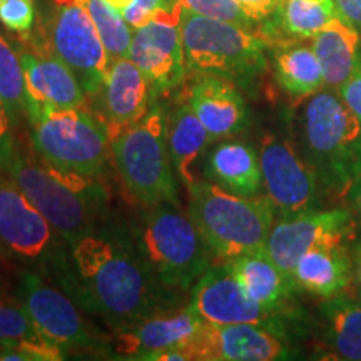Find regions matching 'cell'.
Returning a JSON list of instances; mask_svg holds the SVG:
<instances>
[{
    "mask_svg": "<svg viewBox=\"0 0 361 361\" xmlns=\"http://www.w3.org/2000/svg\"><path fill=\"white\" fill-rule=\"evenodd\" d=\"M97 96L101 104L99 117L112 139L146 116L152 92L141 69L129 57H119L111 61L106 82Z\"/></svg>",
    "mask_w": 361,
    "mask_h": 361,
    "instance_id": "19",
    "label": "cell"
},
{
    "mask_svg": "<svg viewBox=\"0 0 361 361\" xmlns=\"http://www.w3.org/2000/svg\"><path fill=\"white\" fill-rule=\"evenodd\" d=\"M0 99L6 104L12 123L25 114V78L22 59L0 34Z\"/></svg>",
    "mask_w": 361,
    "mask_h": 361,
    "instance_id": "30",
    "label": "cell"
},
{
    "mask_svg": "<svg viewBox=\"0 0 361 361\" xmlns=\"http://www.w3.org/2000/svg\"><path fill=\"white\" fill-rule=\"evenodd\" d=\"M34 17L32 0H0V22L12 32H29L34 25Z\"/></svg>",
    "mask_w": 361,
    "mask_h": 361,
    "instance_id": "34",
    "label": "cell"
},
{
    "mask_svg": "<svg viewBox=\"0 0 361 361\" xmlns=\"http://www.w3.org/2000/svg\"><path fill=\"white\" fill-rule=\"evenodd\" d=\"M19 154L13 139L12 117L8 114L6 104L0 99V171H8L12 161Z\"/></svg>",
    "mask_w": 361,
    "mask_h": 361,
    "instance_id": "35",
    "label": "cell"
},
{
    "mask_svg": "<svg viewBox=\"0 0 361 361\" xmlns=\"http://www.w3.org/2000/svg\"><path fill=\"white\" fill-rule=\"evenodd\" d=\"M186 101L204 126L211 141L233 137L246 129L247 107L238 85L209 74H196L186 89Z\"/></svg>",
    "mask_w": 361,
    "mask_h": 361,
    "instance_id": "18",
    "label": "cell"
},
{
    "mask_svg": "<svg viewBox=\"0 0 361 361\" xmlns=\"http://www.w3.org/2000/svg\"><path fill=\"white\" fill-rule=\"evenodd\" d=\"M32 144L44 164L85 176L102 174L111 134L101 117L82 107H44L30 121Z\"/></svg>",
    "mask_w": 361,
    "mask_h": 361,
    "instance_id": "8",
    "label": "cell"
},
{
    "mask_svg": "<svg viewBox=\"0 0 361 361\" xmlns=\"http://www.w3.org/2000/svg\"><path fill=\"white\" fill-rule=\"evenodd\" d=\"M204 179L239 196H258L263 188L259 152L243 141H223L206 152Z\"/></svg>",
    "mask_w": 361,
    "mask_h": 361,
    "instance_id": "21",
    "label": "cell"
},
{
    "mask_svg": "<svg viewBox=\"0 0 361 361\" xmlns=\"http://www.w3.org/2000/svg\"><path fill=\"white\" fill-rule=\"evenodd\" d=\"M180 13L183 7L174 11L161 8L133 35L129 59L146 75L152 97L179 85L188 71L179 32Z\"/></svg>",
    "mask_w": 361,
    "mask_h": 361,
    "instance_id": "14",
    "label": "cell"
},
{
    "mask_svg": "<svg viewBox=\"0 0 361 361\" xmlns=\"http://www.w3.org/2000/svg\"><path fill=\"white\" fill-rule=\"evenodd\" d=\"M333 2L338 16L361 32V0H333Z\"/></svg>",
    "mask_w": 361,
    "mask_h": 361,
    "instance_id": "38",
    "label": "cell"
},
{
    "mask_svg": "<svg viewBox=\"0 0 361 361\" xmlns=\"http://www.w3.org/2000/svg\"><path fill=\"white\" fill-rule=\"evenodd\" d=\"M66 351L56 343L45 340H7L0 343L2 361H59Z\"/></svg>",
    "mask_w": 361,
    "mask_h": 361,
    "instance_id": "31",
    "label": "cell"
},
{
    "mask_svg": "<svg viewBox=\"0 0 361 361\" xmlns=\"http://www.w3.org/2000/svg\"><path fill=\"white\" fill-rule=\"evenodd\" d=\"M54 269L80 308L117 331L178 305L176 291L162 286L144 263L133 233L112 226H96L80 236L71 245L69 259L62 255Z\"/></svg>",
    "mask_w": 361,
    "mask_h": 361,
    "instance_id": "1",
    "label": "cell"
},
{
    "mask_svg": "<svg viewBox=\"0 0 361 361\" xmlns=\"http://www.w3.org/2000/svg\"><path fill=\"white\" fill-rule=\"evenodd\" d=\"M350 194H351V201H353V207H355L356 214H358L360 223H361V179L355 184V188L351 189Z\"/></svg>",
    "mask_w": 361,
    "mask_h": 361,
    "instance_id": "39",
    "label": "cell"
},
{
    "mask_svg": "<svg viewBox=\"0 0 361 361\" xmlns=\"http://www.w3.org/2000/svg\"><path fill=\"white\" fill-rule=\"evenodd\" d=\"M0 247L30 268H56L54 228L13 180L0 174Z\"/></svg>",
    "mask_w": 361,
    "mask_h": 361,
    "instance_id": "11",
    "label": "cell"
},
{
    "mask_svg": "<svg viewBox=\"0 0 361 361\" xmlns=\"http://www.w3.org/2000/svg\"><path fill=\"white\" fill-rule=\"evenodd\" d=\"M273 71L279 87L296 99L313 96L326 85L313 47L303 44H278L273 49Z\"/></svg>",
    "mask_w": 361,
    "mask_h": 361,
    "instance_id": "26",
    "label": "cell"
},
{
    "mask_svg": "<svg viewBox=\"0 0 361 361\" xmlns=\"http://www.w3.org/2000/svg\"><path fill=\"white\" fill-rule=\"evenodd\" d=\"M168 146L171 161L180 183L188 189L196 183V164L206 152L209 134L188 101L178 104L168 114Z\"/></svg>",
    "mask_w": 361,
    "mask_h": 361,
    "instance_id": "25",
    "label": "cell"
},
{
    "mask_svg": "<svg viewBox=\"0 0 361 361\" xmlns=\"http://www.w3.org/2000/svg\"><path fill=\"white\" fill-rule=\"evenodd\" d=\"M311 47L323 69L326 87L338 89L350 78L361 54V32L336 16L313 37Z\"/></svg>",
    "mask_w": 361,
    "mask_h": 361,
    "instance_id": "23",
    "label": "cell"
},
{
    "mask_svg": "<svg viewBox=\"0 0 361 361\" xmlns=\"http://www.w3.org/2000/svg\"><path fill=\"white\" fill-rule=\"evenodd\" d=\"M319 310L329 348L338 358L361 361V301L336 295L324 298Z\"/></svg>",
    "mask_w": 361,
    "mask_h": 361,
    "instance_id": "27",
    "label": "cell"
},
{
    "mask_svg": "<svg viewBox=\"0 0 361 361\" xmlns=\"http://www.w3.org/2000/svg\"><path fill=\"white\" fill-rule=\"evenodd\" d=\"M54 231L72 245L97 226L104 189L94 179L71 171H61L17 154L7 171Z\"/></svg>",
    "mask_w": 361,
    "mask_h": 361,
    "instance_id": "6",
    "label": "cell"
},
{
    "mask_svg": "<svg viewBox=\"0 0 361 361\" xmlns=\"http://www.w3.org/2000/svg\"><path fill=\"white\" fill-rule=\"evenodd\" d=\"M298 151L313 168L324 191L350 194L361 179V121L338 94L319 90L298 116Z\"/></svg>",
    "mask_w": 361,
    "mask_h": 361,
    "instance_id": "2",
    "label": "cell"
},
{
    "mask_svg": "<svg viewBox=\"0 0 361 361\" xmlns=\"http://www.w3.org/2000/svg\"><path fill=\"white\" fill-rule=\"evenodd\" d=\"M259 162L266 197L279 218L318 211L326 191L295 146L278 135L266 134L261 141Z\"/></svg>",
    "mask_w": 361,
    "mask_h": 361,
    "instance_id": "9",
    "label": "cell"
},
{
    "mask_svg": "<svg viewBox=\"0 0 361 361\" xmlns=\"http://www.w3.org/2000/svg\"><path fill=\"white\" fill-rule=\"evenodd\" d=\"M358 264H360V279H361V251H360V255H358Z\"/></svg>",
    "mask_w": 361,
    "mask_h": 361,
    "instance_id": "42",
    "label": "cell"
},
{
    "mask_svg": "<svg viewBox=\"0 0 361 361\" xmlns=\"http://www.w3.org/2000/svg\"><path fill=\"white\" fill-rule=\"evenodd\" d=\"M19 303L24 306L35 328L44 338L64 351L92 350L97 340L82 318L74 300L64 290L51 286L32 271H24L19 279Z\"/></svg>",
    "mask_w": 361,
    "mask_h": 361,
    "instance_id": "13",
    "label": "cell"
},
{
    "mask_svg": "<svg viewBox=\"0 0 361 361\" xmlns=\"http://www.w3.org/2000/svg\"><path fill=\"white\" fill-rule=\"evenodd\" d=\"M111 154L126 189L135 201L146 207L162 202L179 206L168 146V121L159 106L116 134L111 139Z\"/></svg>",
    "mask_w": 361,
    "mask_h": 361,
    "instance_id": "7",
    "label": "cell"
},
{
    "mask_svg": "<svg viewBox=\"0 0 361 361\" xmlns=\"http://www.w3.org/2000/svg\"><path fill=\"white\" fill-rule=\"evenodd\" d=\"M188 191V214L213 255L228 261L264 250L276 214L268 197L239 196L207 179Z\"/></svg>",
    "mask_w": 361,
    "mask_h": 361,
    "instance_id": "3",
    "label": "cell"
},
{
    "mask_svg": "<svg viewBox=\"0 0 361 361\" xmlns=\"http://www.w3.org/2000/svg\"><path fill=\"white\" fill-rule=\"evenodd\" d=\"M184 361H273L291 358L281 333L258 324H202L188 345Z\"/></svg>",
    "mask_w": 361,
    "mask_h": 361,
    "instance_id": "15",
    "label": "cell"
},
{
    "mask_svg": "<svg viewBox=\"0 0 361 361\" xmlns=\"http://www.w3.org/2000/svg\"><path fill=\"white\" fill-rule=\"evenodd\" d=\"M51 24L52 52L72 71L85 96H97L112 59L87 11L74 0H56Z\"/></svg>",
    "mask_w": 361,
    "mask_h": 361,
    "instance_id": "10",
    "label": "cell"
},
{
    "mask_svg": "<svg viewBox=\"0 0 361 361\" xmlns=\"http://www.w3.org/2000/svg\"><path fill=\"white\" fill-rule=\"evenodd\" d=\"M184 61L194 74H209L246 87L264 74L268 35L234 22L197 16L183 8L179 20Z\"/></svg>",
    "mask_w": 361,
    "mask_h": 361,
    "instance_id": "4",
    "label": "cell"
},
{
    "mask_svg": "<svg viewBox=\"0 0 361 361\" xmlns=\"http://www.w3.org/2000/svg\"><path fill=\"white\" fill-rule=\"evenodd\" d=\"M74 2L82 6L94 20L109 57H129L134 34L123 13L111 7L106 0H74Z\"/></svg>",
    "mask_w": 361,
    "mask_h": 361,
    "instance_id": "29",
    "label": "cell"
},
{
    "mask_svg": "<svg viewBox=\"0 0 361 361\" xmlns=\"http://www.w3.org/2000/svg\"><path fill=\"white\" fill-rule=\"evenodd\" d=\"M130 233L144 263L171 291L191 290L211 268L213 251L178 204L151 206Z\"/></svg>",
    "mask_w": 361,
    "mask_h": 361,
    "instance_id": "5",
    "label": "cell"
},
{
    "mask_svg": "<svg viewBox=\"0 0 361 361\" xmlns=\"http://www.w3.org/2000/svg\"><path fill=\"white\" fill-rule=\"evenodd\" d=\"M226 266L241 283L243 290L271 311L281 310L291 293L296 290L295 284L269 258L266 250L236 256L226 261Z\"/></svg>",
    "mask_w": 361,
    "mask_h": 361,
    "instance_id": "22",
    "label": "cell"
},
{
    "mask_svg": "<svg viewBox=\"0 0 361 361\" xmlns=\"http://www.w3.org/2000/svg\"><path fill=\"white\" fill-rule=\"evenodd\" d=\"M25 78V116L32 121L44 107L85 106V92L72 71L56 54H22Z\"/></svg>",
    "mask_w": 361,
    "mask_h": 361,
    "instance_id": "20",
    "label": "cell"
},
{
    "mask_svg": "<svg viewBox=\"0 0 361 361\" xmlns=\"http://www.w3.org/2000/svg\"><path fill=\"white\" fill-rule=\"evenodd\" d=\"M189 308L211 324H258L283 331L278 311L252 300L226 264L209 268L197 279Z\"/></svg>",
    "mask_w": 361,
    "mask_h": 361,
    "instance_id": "16",
    "label": "cell"
},
{
    "mask_svg": "<svg viewBox=\"0 0 361 361\" xmlns=\"http://www.w3.org/2000/svg\"><path fill=\"white\" fill-rule=\"evenodd\" d=\"M296 288L319 298L341 295L351 283V263L343 246L305 252L293 271Z\"/></svg>",
    "mask_w": 361,
    "mask_h": 361,
    "instance_id": "24",
    "label": "cell"
},
{
    "mask_svg": "<svg viewBox=\"0 0 361 361\" xmlns=\"http://www.w3.org/2000/svg\"><path fill=\"white\" fill-rule=\"evenodd\" d=\"M338 96L361 121V54L350 78L338 87Z\"/></svg>",
    "mask_w": 361,
    "mask_h": 361,
    "instance_id": "36",
    "label": "cell"
},
{
    "mask_svg": "<svg viewBox=\"0 0 361 361\" xmlns=\"http://www.w3.org/2000/svg\"><path fill=\"white\" fill-rule=\"evenodd\" d=\"M338 16L333 0H284L281 8L271 17L264 34L276 30L293 40L313 39Z\"/></svg>",
    "mask_w": 361,
    "mask_h": 361,
    "instance_id": "28",
    "label": "cell"
},
{
    "mask_svg": "<svg viewBox=\"0 0 361 361\" xmlns=\"http://www.w3.org/2000/svg\"><path fill=\"white\" fill-rule=\"evenodd\" d=\"M24 306L0 301V343L7 340H42ZM47 340V338H45Z\"/></svg>",
    "mask_w": 361,
    "mask_h": 361,
    "instance_id": "32",
    "label": "cell"
},
{
    "mask_svg": "<svg viewBox=\"0 0 361 361\" xmlns=\"http://www.w3.org/2000/svg\"><path fill=\"white\" fill-rule=\"evenodd\" d=\"M236 4L256 24L269 20L281 8L284 0H236Z\"/></svg>",
    "mask_w": 361,
    "mask_h": 361,
    "instance_id": "37",
    "label": "cell"
},
{
    "mask_svg": "<svg viewBox=\"0 0 361 361\" xmlns=\"http://www.w3.org/2000/svg\"><path fill=\"white\" fill-rule=\"evenodd\" d=\"M106 2L109 4L111 7H114L116 11H119L121 13H123L129 6H133L134 0H106Z\"/></svg>",
    "mask_w": 361,
    "mask_h": 361,
    "instance_id": "40",
    "label": "cell"
},
{
    "mask_svg": "<svg viewBox=\"0 0 361 361\" xmlns=\"http://www.w3.org/2000/svg\"><path fill=\"white\" fill-rule=\"evenodd\" d=\"M184 11L197 13V16L209 17V19H218L226 22H234L246 27H252L250 17L243 12L238 6L236 0H176Z\"/></svg>",
    "mask_w": 361,
    "mask_h": 361,
    "instance_id": "33",
    "label": "cell"
},
{
    "mask_svg": "<svg viewBox=\"0 0 361 361\" xmlns=\"http://www.w3.org/2000/svg\"><path fill=\"white\" fill-rule=\"evenodd\" d=\"M204 322L189 308L166 310L142 319L124 331H117L114 351L129 360L154 358L162 351L188 345Z\"/></svg>",
    "mask_w": 361,
    "mask_h": 361,
    "instance_id": "17",
    "label": "cell"
},
{
    "mask_svg": "<svg viewBox=\"0 0 361 361\" xmlns=\"http://www.w3.org/2000/svg\"><path fill=\"white\" fill-rule=\"evenodd\" d=\"M356 298H358V301H361V279H360L358 288H356Z\"/></svg>",
    "mask_w": 361,
    "mask_h": 361,
    "instance_id": "41",
    "label": "cell"
},
{
    "mask_svg": "<svg viewBox=\"0 0 361 361\" xmlns=\"http://www.w3.org/2000/svg\"><path fill=\"white\" fill-rule=\"evenodd\" d=\"M353 213L343 207L288 216L273 224L264 250L293 283L298 259L316 247L345 246L353 238Z\"/></svg>",
    "mask_w": 361,
    "mask_h": 361,
    "instance_id": "12",
    "label": "cell"
}]
</instances>
